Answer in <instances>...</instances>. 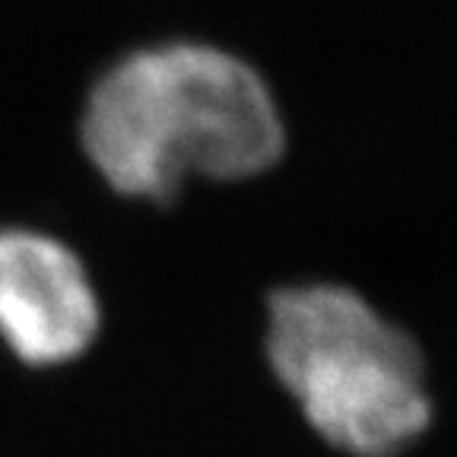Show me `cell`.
Returning <instances> with one entry per match:
<instances>
[{"label": "cell", "mask_w": 457, "mask_h": 457, "mask_svg": "<svg viewBox=\"0 0 457 457\" xmlns=\"http://www.w3.org/2000/svg\"><path fill=\"white\" fill-rule=\"evenodd\" d=\"M79 140L124 197L169 204L191 175L245 181L286 153L270 86L248 61L204 42L130 51L86 99Z\"/></svg>", "instance_id": "6da1fadb"}, {"label": "cell", "mask_w": 457, "mask_h": 457, "mask_svg": "<svg viewBox=\"0 0 457 457\" xmlns=\"http://www.w3.org/2000/svg\"><path fill=\"white\" fill-rule=\"evenodd\" d=\"M264 359L308 428L343 454L397 457L432 422L420 343L353 286L273 289Z\"/></svg>", "instance_id": "7a4b0ae2"}, {"label": "cell", "mask_w": 457, "mask_h": 457, "mask_svg": "<svg viewBox=\"0 0 457 457\" xmlns=\"http://www.w3.org/2000/svg\"><path fill=\"white\" fill-rule=\"evenodd\" d=\"M102 305L83 261L36 228H0V346L29 371L73 365L99 343Z\"/></svg>", "instance_id": "3957f363"}]
</instances>
